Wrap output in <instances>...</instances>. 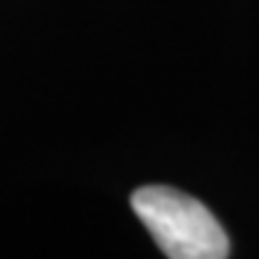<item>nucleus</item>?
<instances>
[{
  "mask_svg": "<svg viewBox=\"0 0 259 259\" xmlns=\"http://www.w3.org/2000/svg\"><path fill=\"white\" fill-rule=\"evenodd\" d=\"M133 211L169 259H225L230 241L217 217L188 193L146 185L133 193Z\"/></svg>",
  "mask_w": 259,
  "mask_h": 259,
  "instance_id": "nucleus-1",
  "label": "nucleus"
}]
</instances>
